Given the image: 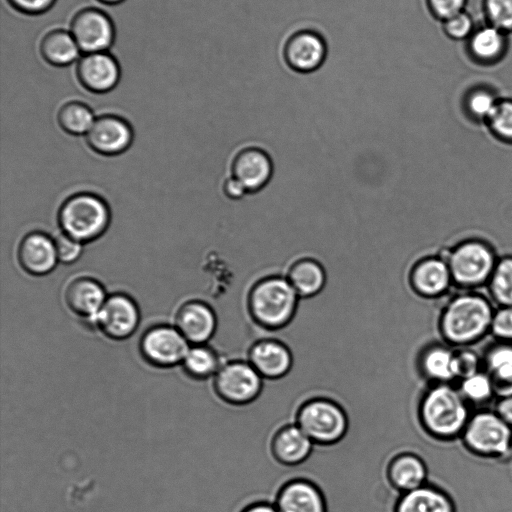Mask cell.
Segmentation results:
<instances>
[{
	"label": "cell",
	"instance_id": "1",
	"mask_svg": "<svg viewBox=\"0 0 512 512\" xmlns=\"http://www.w3.org/2000/svg\"><path fill=\"white\" fill-rule=\"evenodd\" d=\"M298 298L288 279L267 277L257 282L249 293V314L261 328L277 331L294 319Z\"/></svg>",
	"mask_w": 512,
	"mask_h": 512
},
{
	"label": "cell",
	"instance_id": "2",
	"mask_svg": "<svg viewBox=\"0 0 512 512\" xmlns=\"http://www.w3.org/2000/svg\"><path fill=\"white\" fill-rule=\"evenodd\" d=\"M495 311L490 301L480 294H458L442 313L441 331L455 343L472 341L490 328Z\"/></svg>",
	"mask_w": 512,
	"mask_h": 512
},
{
	"label": "cell",
	"instance_id": "3",
	"mask_svg": "<svg viewBox=\"0 0 512 512\" xmlns=\"http://www.w3.org/2000/svg\"><path fill=\"white\" fill-rule=\"evenodd\" d=\"M110 211L105 201L92 193H77L68 197L58 211L62 233L80 243L91 242L107 230Z\"/></svg>",
	"mask_w": 512,
	"mask_h": 512
},
{
	"label": "cell",
	"instance_id": "4",
	"mask_svg": "<svg viewBox=\"0 0 512 512\" xmlns=\"http://www.w3.org/2000/svg\"><path fill=\"white\" fill-rule=\"evenodd\" d=\"M296 424L315 445H334L349 429V416L344 406L331 398L313 397L305 401L296 414Z\"/></svg>",
	"mask_w": 512,
	"mask_h": 512
},
{
	"label": "cell",
	"instance_id": "5",
	"mask_svg": "<svg viewBox=\"0 0 512 512\" xmlns=\"http://www.w3.org/2000/svg\"><path fill=\"white\" fill-rule=\"evenodd\" d=\"M419 417L425 429L436 436H451L465 425L467 409L463 396L447 385L431 388L421 399Z\"/></svg>",
	"mask_w": 512,
	"mask_h": 512
},
{
	"label": "cell",
	"instance_id": "6",
	"mask_svg": "<svg viewBox=\"0 0 512 512\" xmlns=\"http://www.w3.org/2000/svg\"><path fill=\"white\" fill-rule=\"evenodd\" d=\"M264 378L248 360L233 359L223 363L213 377L216 396L226 404L241 406L261 394Z\"/></svg>",
	"mask_w": 512,
	"mask_h": 512
},
{
	"label": "cell",
	"instance_id": "7",
	"mask_svg": "<svg viewBox=\"0 0 512 512\" xmlns=\"http://www.w3.org/2000/svg\"><path fill=\"white\" fill-rule=\"evenodd\" d=\"M497 261L487 244L478 240L467 241L459 245L448 259L453 283L464 287L487 284Z\"/></svg>",
	"mask_w": 512,
	"mask_h": 512
},
{
	"label": "cell",
	"instance_id": "8",
	"mask_svg": "<svg viewBox=\"0 0 512 512\" xmlns=\"http://www.w3.org/2000/svg\"><path fill=\"white\" fill-rule=\"evenodd\" d=\"M139 349L144 360L152 366L170 368L183 362L189 342L176 327L157 325L142 335Z\"/></svg>",
	"mask_w": 512,
	"mask_h": 512
},
{
	"label": "cell",
	"instance_id": "9",
	"mask_svg": "<svg viewBox=\"0 0 512 512\" xmlns=\"http://www.w3.org/2000/svg\"><path fill=\"white\" fill-rule=\"evenodd\" d=\"M69 31L83 53L108 51L116 35L111 17L96 7L77 11L71 19Z\"/></svg>",
	"mask_w": 512,
	"mask_h": 512
},
{
	"label": "cell",
	"instance_id": "10",
	"mask_svg": "<svg viewBox=\"0 0 512 512\" xmlns=\"http://www.w3.org/2000/svg\"><path fill=\"white\" fill-rule=\"evenodd\" d=\"M324 37L312 29H301L292 33L284 43L283 58L287 66L302 74L318 70L327 57Z\"/></svg>",
	"mask_w": 512,
	"mask_h": 512
},
{
	"label": "cell",
	"instance_id": "11",
	"mask_svg": "<svg viewBox=\"0 0 512 512\" xmlns=\"http://www.w3.org/2000/svg\"><path fill=\"white\" fill-rule=\"evenodd\" d=\"M467 444L484 454H505L512 441L510 426L498 415L482 412L474 416L465 431Z\"/></svg>",
	"mask_w": 512,
	"mask_h": 512
},
{
	"label": "cell",
	"instance_id": "12",
	"mask_svg": "<svg viewBox=\"0 0 512 512\" xmlns=\"http://www.w3.org/2000/svg\"><path fill=\"white\" fill-rule=\"evenodd\" d=\"M140 311L135 301L122 293L107 297L99 311L95 325L113 340L129 338L138 328Z\"/></svg>",
	"mask_w": 512,
	"mask_h": 512
},
{
	"label": "cell",
	"instance_id": "13",
	"mask_svg": "<svg viewBox=\"0 0 512 512\" xmlns=\"http://www.w3.org/2000/svg\"><path fill=\"white\" fill-rule=\"evenodd\" d=\"M75 73L80 85L95 94L110 92L121 79L120 64L108 51L83 53Z\"/></svg>",
	"mask_w": 512,
	"mask_h": 512
},
{
	"label": "cell",
	"instance_id": "14",
	"mask_svg": "<svg viewBox=\"0 0 512 512\" xmlns=\"http://www.w3.org/2000/svg\"><path fill=\"white\" fill-rule=\"evenodd\" d=\"M270 332L251 346L247 360L265 380H278L291 371L294 356L290 347Z\"/></svg>",
	"mask_w": 512,
	"mask_h": 512
},
{
	"label": "cell",
	"instance_id": "15",
	"mask_svg": "<svg viewBox=\"0 0 512 512\" xmlns=\"http://www.w3.org/2000/svg\"><path fill=\"white\" fill-rule=\"evenodd\" d=\"M133 140L129 123L113 114L97 117L86 134L88 146L104 156H115L125 152Z\"/></svg>",
	"mask_w": 512,
	"mask_h": 512
},
{
	"label": "cell",
	"instance_id": "16",
	"mask_svg": "<svg viewBox=\"0 0 512 512\" xmlns=\"http://www.w3.org/2000/svg\"><path fill=\"white\" fill-rule=\"evenodd\" d=\"M175 327L193 345L205 344L216 332V314L204 302L188 301L178 309Z\"/></svg>",
	"mask_w": 512,
	"mask_h": 512
},
{
	"label": "cell",
	"instance_id": "17",
	"mask_svg": "<svg viewBox=\"0 0 512 512\" xmlns=\"http://www.w3.org/2000/svg\"><path fill=\"white\" fill-rule=\"evenodd\" d=\"M17 258L22 269L34 276L50 273L58 262L54 240L42 232H31L23 237Z\"/></svg>",
	"mask_w": 512,
	"mask_h": 512
},
{
	"label": "cell",
	"instance_id": "18",
	"mask_svg": "<svg viewBox=\"0 0 512 512\" xmlns=\"http://www.w3.org/2000/svg\"><path fill=\"white\" fill-rule=\"evenodd\" d=\"M275 506L279 512H326V501L319 486L305 478L288 481L280 489Z\"/></svg>",
	"mask_w": 512,
	"mask_h": 512
},
{
	"label": "cell",
	"instance_id": "19",
	"mask_svg": "<svg viewBox=\"0 0 512 512\" xmlns=\"http://www.w3.org/2000/svg\"><path fill=\"white\" fill-rule=\"evenodd\" d=\"M106 299L103 286L88 277L73 280L65 290V302L68 308L77 316L94 324Z\"/></svg>",
	"mask_w": 512,
	"mask_h": 512
},
{
	"label": "cell",
	"instance_id": "20",
	"mask_svg": "<svg viewBox=\"0 0 512 512\" xmlns=\"http://www.w3.org/2000/svg\"><path fill=\"white\" fill-rule=\"evenodd\" d=\"M314 448V442L296 423L280 428L272 440L275 459L286 466L304 463L312 455Z\"/></svg>",
	"mask_w": 512,
	"mask_h": 512
},
{
	"label": "cell",
	"instance_id": "21",
	"mask_svg": "<svg viewBox=\"0 0 512 512\" xmlns=\"http://www.w3.org/2000/svg\"><path fill=\"white\" fill-rule=\"evenodd\" d=\"M412 288L421 296L437 297L446 293L453 284L449 265L441 258H427L411 271Z\"/></svg>",
	"mask_w": 512,
	"mask_h": 512
},
{
	"label": "cell",
	"instance_id": "22",
	"mask_svg": "<svg viewBox=\"0 0 512 512\" xmlns=\"http://www.w3.org/2000/svg\"><path fill=\"white\" fill-rule=\"evenodd\" d=\"M232 172L233 177L239 180L247 191H256L269 181L272 163L264 151L248 148L235 157Z\"/></svg>",
	"mask_w": 512,
	"mask_h": 512
},
{
	"label": "cell",
	"instance_id": "23",
	"mask_svg": "<svg viewBox=\"0 0 512 512\" xmlns=\"http://www.w3.org/2000/svg\"><path fill=\"white\" fill-rule=\"evenodd\" d=\"M387 476L390 484L400 493L425 485L427 469L423 459L414 452L396 455L389 463Z\"/></svg>",
	"mask_w": 512,
	"mask_h": 512
},
{
	"label": "cell",
	"instance_id": "24",
	"mask_svg": "<svg viewBox=\"0 0 512 512\" xmlns=\"http://www.w3.org/2000/svg\"><path fill=\"white\" fill-rule=\"evenodd\" d=\"M41 57L55 67H66L79 60L81 50L71 32L57 28L46 32L40 40Z\"/></svg>",
	"mask_w": 512,
	"mask_h": 512
},
{
	"label": "cell",
	"instance_id": "25",
	"mask_svg": "<svg viewBox=\"0 0 512 512\" xmlns=\"http://www.w3.org/2000/svg\"><path fill=\"white\" fill-rule=\"evenodd\" d=\"M396 512H455L454 503L438 489L423 485L400 495Z\"/></svg>",
	"mask_w": 512,
	"mask_h": 512
},
{
	"label": "cell",
	"instance_id": "26",
	"mask_svg": "<svg viewBox=\"0 0 512 512\" xmlns=\"http://www.w3.org/2000/svg\"><path fill=\"white\" fill-rule=\"evenodd\" d=\"M288 280L299 297L309 298L323 289L326 275L323 267L317 261L304 258L291 266Z\"/></svg>",
	"mask_w": 512,
	"mask_h": 512
},
{
	"label": "cell",
	"instance_id": "27",
	"mask_svg": "<svg viewBox=\"0 0 512 512\" xmlns=\"http://www.w3.org/2000/svg\"><path fill=\"white\" fill-rule=\"evenodd\" d=\"M223 363L216 350L205 344H196L189 348L182 365L191 378L205 380L214 377Z\"/></svg>",
	"mask_w": 512,
	"mask_h": 512
},
{
	"label": "cell",
	"instance_id": "28",
	"mask_svg": "<svg viewBox=\"0 0 512 512\" xmlns=\"http://www.w3.org/2000/svg\"><path fill=\"white\" fill-rule=\"evenodd\" d=\"M487 366L494 391L501 396H512V347L500 346L487 356Z\"/></svg>",
	"mask_w": 512,
	"mask_h": 512
},
{
	"label": "cell",
	"instance_id": "29",
	"mask_svg": "<svg viewBox=\"0 0 512 512\" xmlns=\"http://www.w3.org/2000/svg\"><path fill=\"white\" fill-rule=\"evenodd\" d=\"M420 368L426 377L437 381H448L457 377L455 354L440 346L425 350L420 357Z\"/></svg>",
	"mask_w": 512,
	"mask_h": 512
},
{
	"label": "cell",
	"instance_id": "30",
	"mask_svg": "<svg viewBox=\"0 0 512 512\" xmlns=\"http://www.w3.org/2000/svg\"><path fill=\"white\" fill-rule=\"evenodd\" d=\"M95 119L92 109L80 101L64 103L57 113L59 126L71 135L87 134Z\"/></svg>",
	"mask_w": 512,
	"mask_h": 512
},
{
	"label": "cell",
	"instance_id": "31",
	"mask_svg": "<svg viewBox=\"0 0 512 512\" xmlns=\"http://www.w3.org/2000/svg\"><path fill=\"white\" fill-rule=\"evenodd\" d=\"M504 47V32L492 25L473 33L470 40L472 54L483 61L496 59L502 54Z\"/></svg>",
	"mask_w": 512,
	"mask_h": 512
},
{
	"label": "cell",
	"instance_id": "32",
	"mask_svg": "<svg viewBox=\"0 0 512 512\" xmlns=\"http://www.w3.org/2000/svg\"><path fill=\"white\" fill-rule=\"evenodd\" d=\"M488 284L499 307L512 306V257L497 261Z\"/></svg>",
	"mask_w": 512,
	"mask_h": 512
},
{
	"label": "cell",
	"instance_id": "33",
	"mask_svg": "<svg viewBox=\"0 0 512 512\" xmlns=\"http://www.w3.org/2000/svg\"><path fill=\"white\" fill-rule=\"evenodd\" d=\"M499 100L486 90H475L465 98V106L472 117L488 120L495 111Z\"/></svg>",
	"mask_w": 512,
	"mask_h": 512
},
{
	"label": "cell",
	"instance_id": "34",
	"mask_svg": "<svg viewBox=\"0 0 512 512\" xmlns=\"http://www.w3.org/2000/svg\"><path fill=\"white\" fill-rule=\"evenodd\" d=\"M461 392L463 397L467 399L474 402H483L491 396L492 392H494V388L489 375L476 372L463 379Z\"/></svg>",
	"mask_w": 512,
	"mask_h": 512
},
{
	"label": "cell",
	"instance_id": "35",
	"mask_svg": "<svg viewBox=\"0 0 512 512\" xmlns=\"http://www.w3.org/2000/svg\"><path fill=\"white\" fill-rule=\"evenodd\" d=\"M487 122L497 136L512 141V100L499 101Z\"/></svg>",
	"mask_w": 512,
	"mask_h": 512
},
{
	"label": "cell",
	"instance_id": "36",
	"mask_svg": "<svg viewBox=\"0 0 512 512\" xmlns=\"http://www.w3.org/2000/svg\"><path fill=\"white\" fill-rule=\"evenodd\" d=\"M485 9L492 26L502 32L512 30V0H486Z\"/></svg>",
	"mask_w": 512,
	"mask_h": 512
},
{
	"label": "cell",
	"instance_id": "37",
	"mask_svg": "<svg viewBox=\"0 0 512 512\" xmlns=\"http://www.w3.org/2000/svg\"><path fill=\"white\" fill-rule=\"evenodd\" d=\"M54 243L58 261L64 264L75 262L82 254V243L64 233L59 234Z\"/></svg>",
	"mask_w": 512,
	"mask_h": 512
},
{
	"label": "cell",
	"instance_id": "38",
	"mask_svg": "<svg viewBox=\"0 0 512 512\" xmlns=\"http://www.w3.org/2000/svg\"><path fill=\"white\" fill-rule=\"evenodd\" d=\"M490 329L496 337L512 340V306L499 307L494 312Z\"/></svg>",
	"mask_w": 512,
	"mask_h": 512
},
{
	"label": "cell",
	"instance_id": "39",
	"mask_svg": "<svg viewBox=\"0 0 512 512\" xmlns=\"http://www.w3.org/2000/svg\"><path fill=\"white\" fill-rule=\"evenodd\" d=\"M472 27L473 25L470 17L463 12L445 20L444 23L446 33L454 39H463L468 37L471 34Z\"/></svg>",
	"mask_w": 512,
	"mask_h": 512
},
{
	"label": "cell",
	"instance_id": "40",
	"mask_svg": "<svg viewBox=\"0 0 512 512\" xmlns=\"http://www.w3.org/2000/svg\"><path fill=\"white\" fill-rule=\"evenodd\" d=\"M16 11L26 15H40L53 7L56 0H7Z\"/></svg>",
	"mask_w": 512,
	"mask_h": 512
},
{
	"label": "cell",
	"instance_id": "41",
	"mask_svg": "<svg viewBox=\"0 0 512 512\" xmlns=\"http://www.w3.org/2000/svg\"><path fill=\"white\" fill-rule=\"evenodd\" d=\"M466 0H428L433 14L447 20L462 12Z\"/></svg>",
	"mask_w": 512,
	"mask_h": 512
},
{
	"label": "cell",
	"instance_id": "42",
	"mask_svg": "<svg viewBox=\"0 0 512 512\" xmlns=\"http://www.w3.org/2000/svg\"><path fill=\"white\" fill-rule=\"evenodd\" d=\"M455 365L457 377L464 379L478 372L479 362L473 352L463 351L459 354H455Z\"/></svg>",
	"mask_w": 512,
	"mask_h": 512
},
{
	"label": "cell",
	"instance_id": "43",
	"mask_svg": "<svg viewBox=\"0 0 512 512\" xmlns=\"http://www.w3.org/2000/svg\"><path fill=\"white\" fill-rule=\"evenodd\" d=\"M224 192L227 196L237 199L242 197L247 190L239 180L232 176L226 180L224 184Z\"/></svg>",
	"mask_w": 512,
	"mask_h": 512
},
{
	"label": "cell",
	"instance_id": "44",
	"mask_svg": "<svg viewBox=\"0 0 512 512\" xmlns=\"http://www.w3.org/2000/svg\"><path fill=\"white\" fill-rule=\"evenodd\" d=\"M498 415L511 427L512 426V396L501 400L497 407Z\"/></svg>",
	"mask_w": 512,
	"mask_h": 512
},
{
	"label": "cell",
	"instance_id": "45",
	"mask_svg": "<svg viewBox=\"0 0 512 512\" xmlns=\"http://www.w3.org/2000/svg\"><path fill=\"white\" fill-rule=\"evenodd\" d=\"M243 512H279L274 504L260 502L246 508Z\"/></svg>",
	"mask_w": 512,
	"mask_h": 512
},
{
	"label": "cell",
	"instance_id": "46",
	"mask_svg": "<svg viewBox=\"0 0 512 512\" xmlns=\"http://www.w3.org/2000/svg\"><path fill=\"white\" fill-rule=\"evenodd\" d=\"M97 1L102 4L112 6V5H118L122 2H124L125 0H97Z\"/></svg>",
	"mask_w": 512,
	"mask_h": 512
}]
</instances>
